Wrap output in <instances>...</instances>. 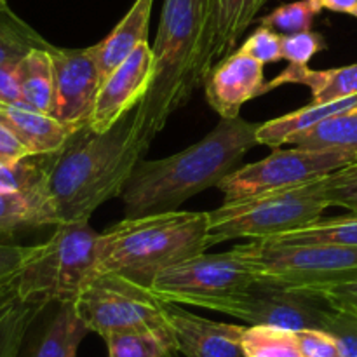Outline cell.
<instances>
[{
    "label": "cell",
    "mask_w": 357,
    "mask_h": 357,
    "mask_svg": "<svg viewBox=\"0 0 357 357\" xmlns=\"http://www.w3.org/2000/svg\"><path fill=\"white\" fill-rule=\"evenodd\" d=\"M138 107L107 131L98 132L87 124L73 131L61 149L44 153L45 187L58 225L89 222L101 204L121 197L152 145L143 132Z\"/></svg>",
    "instance_id": "obj_1"
},
{
    "label": "cell",
    "mask_w": 357,
    "mask_h": 357,
    "mask_svg": "<svg viewBox=\"0 0 357 357\" xmlns=\"http://www.w3.org/2000/svg\"><path fill=\"white\" fill-rule=\"evenodd\" d=\"M255 122L220 119L216 128L188 149L157 160H142L121 194L124 218L174 211L202 190L218 187L258 145Z\"/></svg>",
    "instance_id": "obj_2"
},
{
    "label": "cell",
    "mask_w": 357,
    "mask_h": 357,
    "mask_svg": "<svg viewBox=\"0 0 357 357\" xmlns=\"http://www.w3.org/2000/svg\"><path fill=\"white\" fill-rule=\"evenodd\" d=\"M209 211H162L124 218L98 236L96 272L149 288L171 265L208 250Z\"/></svg>",
    "instance_id": "obj_3"
},
{
    "label": "cell",
    "mask_w": 357,
    "mask_h": 357,
    "mask_svg": "<svg viewBox=\"0 0 357 357\" xmlns=\"http://www.w3.org/2000/svg\"><path fill=\"white\" fill-rule=\"evenodd\" d=\"M211 0H164L153 40V75L138 107L150 142L197 89L195 68L202 49Z\"/></svg>",
    "instance_id": "obj_4"
},
{
    "label": "cell",
    "mask_w": 357,
    "mask_h": 357,
    "mask_svg": "<svg viewBox=\"0 0 357 357\" xmlns=\"http://www.w3.org/2000/svg\"><path fill=\"white\" fill-rule=\"evenodd\" d=\"M323 178L298 187L223 202L209 211L208 246L234 239H268L310 225L331 208L324 195Z\"/></svg>",
    "instance_id": "obj_5"
},
{
    "label": "cell",
    "mask_w": 357,
    "mask_h": 357,
    "mask_svg": "<svg viewBox=\"0 0 357 357\" xmlns=\"http://www.w3.org/2000/svg\"><path fill=\"white\" fill-rule=\"evenodd\" d=\"M98 236L89 222L56 225L44 243L31 246L16 279L17 295L31 302H73L96 272Z\"/></svg>",
    "instance_id": "obj_6"
},
{
    "label": "cell",
    "mask_w": 357,
    "mask_h": 357,
    "mask_svg": "<svg viewBox=\"0 0 357 357\" xmlns=\"http://www.w3.org/2000/svg\"><path fill=\"white\" fill-rule=\"evenodd\" d=\"M258 281L323 293L357 279V248L342 244H274L265 239L236 246Z\"/></svg>",
    "instance_id": "obj_7"
},
{
    "label": "cell",
    "mask_w": 357,
    "mask_h": 357,
    "mask_svg": "<svg viewBox=\"0 0 357 357\" xmlns=\"http://www.w3.org/2000/svg\"><path fill=\"white\" fill-rule=\"evenodd\" d=\"M89 331L101 338L122 331H153L174 340L166 303L146 286L108 272H94L73 300Z\"/></svg>",
    "instance_id": "obj_8"
},
{
    "label": "cell",
    "mask_w": 357,
    "mask_h": 357,
    "mask_svg": "<svg viewBox=\"0 0 357 357\" xmlns=\"http://www.w3.org/2000/svg\"><path fill=\"white\" fill-rule=\"evenodd\" d=\"M257 275L236 248L225 253H199L164 268L150 293L167 305L199 307L220 312L232 296L257 282Z\"/></svg>",
    "instance_id": "obj_9"
},
{
    "label": "cell",
    "mask_w": 357,
    "mask_h": 357,
    "mask_svg": "<svg viewBox=\"0 0 357 357\" xmlns=\"http://www.w3.org/2000/svg\"><path fill=\"white\" fill-rule=\"evenodd\" d=\"M354 160L357 157L352 153L333 150H312L295 145H291V150L274 149L265 159L234 169L216 188L223 194V202L241 201L265 192L310 183Z\"/></svg>",
    "instance_id": "obj_10"
},
{
    "label": "cell",
    "mask_w": 357,
    "mask_h": 357,
    "mask_svg": "<svg viewBox=\"0 0 357 357\" xmlns=\"http://www.w3.org/2000/svg\"><path fill=\"white\" fill-rule=\"evenodd\" d=\"M227 316L282 330H324L333 307L323 293L257 281L229 300L220 310Z\"/></svg>",
    "instance_id": "obj_11"
},
{
    "label": "cell",
    "mask_w": 357,
    "mask_h": 357,
    "mask_svg": "<svg viewBox=\"0 0 357 357\" xmlns=\"http://www.w3.org/2000/svg\"><path fill=\"white\" fill-rule=\"evenodd\" d=\"M54 63V107L52 117L70 129L89 124L103 79L94 45L84 49L52 47Z\"/></svg>",
    "instance_id": "obj_12"
},
{
    "label": "cell",
    "mask_w": 357,
    "mask_h": 357,
    "mask_svg": "<svg viewBox=\"0 0 357 357\" xmlns=\"http://www.w3.org/2000/svg\"><path fill=\"white\" fill-rule=\"evenodd\" d=\"M153 75V51L149 42L139 44L101 82L89 126L98 132L110 129L149 93Z\"/></svg>",
    "instance_id": "obj_13"
},
{
    "label": "cell",
    "mask_w": 357,
    "mask_h": 357,
    "mask_svg": "<svg viewBox=\"0 0 357 357\" xmlns=\"http://www.w3.org/2000/svg\"><path fill=\"white\" fill-rule=\"evenodd\" d=\"M264 65L241 49L213 65L204 79L206 101L220 119H236L248 101L264 96Z\"/></svg>",
    "instance_id": "obj_14"
},
{
    "label": "cell",
    "mask_w": 357,
    "mask_h": 357,
    "mask_svg": "<svg viewBox=\"0 0 357 357\" xmlns=\"http://www.w3.org/2000/svg\"><path fill=\"white\" fill-rule=\"evenodd\" d=\"M267 0H211L202 38L201 56L195 68V84L202 86L215 63L232 54L237 44Z\"/></svg>",
    "instance_id": "obj_15"
},
{
    "label": "cell",
    "mask_w": 357,
    "mask_h": 357,
    "mask_svg": "<svg viewBox=\"0 0 357 357\" xmlns=\"http://www.w3.org/2000/svg\"><path fill=\"white\" fill-rule=\"evenodd\" d=\"M166 316L176 351L187 357H246L243 335L246 326L218 323L192 314L181 305H167Z\"/></svg>",
    "instance_id": "obj_16"
},
{
    "label": "cell",
    "mask_w": 357,
    "mask_h": 357,
    "mask_svg": "<svg viewBox=\"0 0 357 357\" xmlns=\"http://www.w3.org/2000/svg\"><path fill=\"white\" fill-rule=\"evenodd\" d=\"M0 122L17 136L30 155L56 152L73 132L51 114L33 110L23 103L0 105Z\"/></svg>",
    "instance_id": "obj_17"
},
{
    "label": "cell",
    "mask_w": 357,
    "mask_h": 357,
    "mask_svg": "<svg viewBox=\"0 0 357 357\" xmlns=\"http://www.w3.org/2000/svg\"><path fill=\"white\" fill-rule=\"evenodd\" d=\"M152 7L153 0H135L131 9L115 24L114 30L94 45L101 79H107L139 44L149 42Z\"/></svg>",
    "instance_id": "obj_18"
},
{
    "label": "cell",
    "mask_w": 357,
    "mask_h": 357,
    "mask_svg": "<svg viewBox=\"0 0 357 357\" xmlns=\"http://www.w3.org/2000/svg\"><path fill=\"white\" fill-rule=\"evenodd\" d=\"M286 84L305 86L312 94L310 103H326L357 94V63L330 70H312L309 65H289L272 80H267L265 93Z\"/></svg>",
    "instance_id": "obj_19"
},
{
    "label": "cell",
    "mask_w": 357,
    "mask_h": 357,
    "mask_svg": "<svg viewBox=\"0 0 357 357\" xmlns=\"http://www.w3.org/2000/svg\"><path fill=\"white\" fill-rule=\"evenodd\" d=\"M352 108H357V94L342 98V100L326 101V103H309L307 107L289 112L278 119L261 122L257 131L258 145H265L268 149H281L282 145H288L289 139L298 132L307 131L312 126L319 124L333 115L352 110Z\"/></svg>",
    "instance_id": "obj_20"
},
{
    "label": "cell",
    "mask_w": 357,
    "mask_h": 357,
    "mask_svg": "<svg viewBox=\"0 0 357 357\" xmlns=\"http://www.w3.org/2000/svg\"><path fill=\"white\" fill-rule=\"evenodd\" d=\"M49 225H58V218L47 194L0 192V244H10L17 234Z\"/></svg>",
    "instance_id": "obj_21"
},
{
    "label": "cell",
    "mask_w": 357,
    "mask_h": 357,
    "mask_svg": "<svg viewBox=\"0 0 357 357\" xmlns=\"http://www.w3.org/2000/svg\"><path fill=\"white\" fill-rule=\"evenodd\" d=\"M87 333L89 328L77 314L75 303H58V310L45 326L40 340L35 344L30 357H77V349Z\"/></svg>",
    "instance_id": "obj_22"
},
{
    "label": "cell",
    "mask_w": 357,
    "mask_h": 357,
    "mask_svg": "<svg viewBox=\"0 0 357 357\" xmlns=\"http://www.w3.org/2000/svg\"><path fill=\"white\" fill-rule=\"evenodd\" d=\"M54 47V45H52ZM51 49H33L20 61L23 103L52 115L54 107V63Z\"/></svg>",
    "instance_id": "obj_23"
},
{
    "label": "cell",
    "mask_w": 357,
    "mask_h": 357,
    "mask_svg": "<svg viewBox=\"0 0 357 357\" xmlns=\"http://www.w3.org/2000/svg\"><path fill=\"white\" fill-rule=\"evenodd\" d=\"M288 145L312 150H333L357 157V108L333 115L307 131L298 132Z\"/></svg>",
    "instance_id": "obj_24"
},
{
    "label": "cell",
    "mask_w": 357,
    "mask_h": 357,
    "mask_svg": "<svg viewBox=\"0 0 357 357\" xmlns=\"http://www.w3.org/2000/svg\"><path fill=\"white\" fill-rule=\"evenodd\" d=\"M51 47V42L21 20L7 0H0V65L20 63L33 49Z\"/></svg>",
    "instance_id": "obj_25"
},
{
    "label": "cell",
    "mask_w": 357,
    "mask_h": 357,
    "mask_svg": "<svg viewBox=\"0 0 357 357\" xmlns=\"http://www.w3.org/2000/svg\"><path fill=\"white\" fill-rule=\"evenodd\" d=\"M268 243L274 244H309L328 243L342 246L357 248V215L337 216V218H319L310 225L302 227L293 232L268 237Z\"/></svg>",
    "instance_id": "obj_26"
},
{
    "label": "cell",
    "mask_w": 357,
    "mask_h": 357,
    "mask_svg": "<svg viewBox=\"0 0 357 357\" xmlns=\"http://www.w3.org/2000/svg\"><path fill=\"white\" fill-rule=\"evenodd\" d=\"M45 303L17 298L0 316V357H20L24 337Z\"/></svg>",
    "instance_id": "obj_27"
},
{
    "label": "cell",
    "mask_w": 357,
    "mask_h": 357,
    "mask_svg": "<svg viewBox=\"0 0 357 357\" xmlns=\"http://www.w3.org/2000/svg\"><path fill=\"white\" fill-rule=\"evenodd\" d=\"M246 357H303L295 331L264 324H250L243 335Z\"/></svg>",
    "instance_id": "obj_28"
},
{
    "label": "cell",
    "mask_w": 357,
    "mask_h": 357,
    "mask_svg": "<svg viewBox=\"0 0 357 357\" xmlns=\"http://www.w3.org/2000/svg\"><path fill=\"white\" fill-rule=\"evenodd\" d=\"M108 357H167L176 344L153 331H122L103 338Z\"/></svg>",
    "instance_id": "obj_29"
},
{
    "label": "cell",
    "mask_w": 357,
    "mask_h": 357,
    "mask_svg": "<svg viewBox=\"0 0 357 357\" xmlns=\"http://www.w3.org/2000/svg\"><path fill=\"white\" fill-rule=\"evenodd\" d=\"M0 192L2 194H47L44 155H28L16 162L0 164Z\"/></svg>",
    "instance_id": "obj_30"
},
{
    "label": "cell",
    "mask_w": 357,
    "mask_h": 357,
    "mask_svg": "<svg viewBox=\"0 0 357 357\" xmlns=\"http://www.w3.org/2000/svg\"><path fill=\"white\" fill-rule=\"evenodd\" d=\"M323 10L316 3V0H296L291 3H282L275 7L272 13L260 20V24L272 28L281 35L300 33L312 28L314 17Z\"/></svg>",
    "instance_id": "obj_31"
},
{
    "label": "cell",
    "mask_w": 357,
    "mask_h": 357,
    "mask_svg": "<svg viewBox=\"0 0 357 357\" xmlns=\"http://www.w3.org/2000/svg\"><path fill=\"white\" fill-rule=\"evenodd\" d=\"M324 195L330 206H338L357 215V160L323 178Z\"/></svg>",
    "instance_id": "obj_32"
},
{
    "label": "cell",
    "mask_w": 357,
    "mask_h": 357,
    "mask_svg": "<svg viewBox=\"0 0 357 357\" xmlns=\"http://www.w3.org/2000/svg\"><path fill=\"white\" fill-rule=\"evenodd\" d=\"M324 330L333 335L340 357H357V305H337Z\"/></svg>",
    "instance_id": "obj_33"
},
{
    "label": "cell",
    "mask_w": 357,
    "mask_h": 357,
    "mask_svg": "<svg viewBox=\"0 0 357 357\" xmlns=\"http://www.w3.org/2000/svg\"><path fill=\"white\" fill-rule=\"evenodd\" d=\"M239 49L250 54L251 58L257 59L258 63H261V65L278 63L282 59V35L272 30V28L260 24L243 42Z\"/></svg>",
    "instance_id": "obj_34"
},
{
    "label": "cell",
    "mask_w": 357,
    "mask_h": 357,
    "mask_svg": "<svg viewBox=\"0 0 357 357\" xmlns=\"http://www.w3.org/2000/svg\"><path fill=\"white\" fill-rule=\"evenodd\" d=\"M326 47L323 35L307 30L300 33L282 35V59L289 65H309L310 59Z\"/></svg>",
    "instance_id": "obj_35"
},
{
    "label": "cell",
    "mask_w": 357,
    "mask_h": 357,
    "mask_svg": "<svg viewBox=\"0 0 357 357\" xmlns=\"http://www.w3.org/2000/svg\"><path fill=\"white\" fill-rule=\"evenodd\" d=\"M296 344L303 357H340L333 335L319 328L295 331Z\"/></svg>",
    "instance_id": "obj_36"
},
{
    "label": "cell",
    "mask_w": 357,
    "mask_h": 357,
    "mask_svg": "<svg viewBox=\"0 0 357 357\" xmlns=\"http://www.w3.org/2000/svg\"><path fill=\"white\" fill-rule=\"evenodd\" d=\"M31 246L20 244H0V288L16 282L21 268L26 264Z\"/></svg>",
    "instance_id": "obj_37"
},
{
    "label": "cell",
    "mask_w": 357,
    "mask_h": 357,
    "mask_svg": "<svg viewBox=\"0 0 357 357\" xmlns=\"http://www.w3.org/2000/svg\"><path fill=\"white\" fill-rule=\"evenodd\" d=\"M13 103H23L20 80V63L0 65V105Z\"/></svg>",
    "instance_id": "obj_38"
},
{
    "label": "cell",
    "mask_w": 357,
    "mask_h": 357,
    "mask_svg": "<svg viewBox=\"0 0 357 357\" xmlns=\"http://www.w3.org/2000/svg\"><path fill=\"white\" fill-rule=\"evenodd\" d=\"M30 155L26 146L7 126L0 122V164H10Z\"/></svg>",
    "instance_id": "obj_39"
},
{
    "label": "cell",
    "mask_w": 357,
    "mask_h": 357,
    "mask_svg": "<svg viewBox=\"0 0 357 357\" xmlns=\"http://www.w3.org/2000/svg\"><path fill=\"white\" fill-rule=\"evenodd\" d=\"M321 10H331V13L349 14L357 20V0H316Z\"/></svg>",
    "instance_id": "obj_40"
},
{
    "label": "cell",
    "mask_w": 357,
    "mask_h": 357,
    "mask_svg": "<svg viewBox=\"0 0 357 357\" xmlns=\"http://www.w3.org/2000/svg\"><path fill=\"white\" fill-rule=\"evenodd\" d=\"M17 298H20V295H17L16 282H13V284L0 288V316H2L3 310H6L7 307L13 305V303L16 302Z\"/></svg>",
    "instance_id": "obj_41"
}]
</instances>
